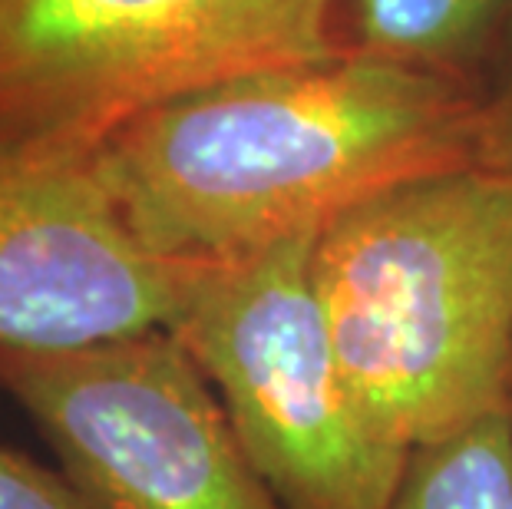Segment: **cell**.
Masks as SVG:
<instances>
[{"label": "cell", "mask_w": 512, "mask_h": 509, "mask_svg": "<svg viewBox=\"0 0 512 509\" xmlns=\"http://www.w3.org/2000/svg\"><path fill=\"white\" fill-rule=\"evenodd\" d=\"M483 110L437 70L337 53L238 73L129 116L96 166L169 262H222L394 182L473 166Z\"/></svg>", "instance_id": "obj_1"}, {"label": "cell", "mask_w": 512, "mask_h": 509, "mask_svg": "<svg viewBox=\"0 0 512 509\" xmlns=\"http://www.w3.org/2000/svg\"><path fill=\"white\" fill-rule=\"evenodd\" d=\"M314 288L344 387L400 450L512 407V176L427 172L321 222Z\"/></svg>", "instance_id": "obj_2"}, {"label": "cell", "mask_w": 512, "mask_h": 509, "mask_svg": "<svg viewBox=\"0 0 512 509\" xmlns=\"http://www.w3.org/2000/svg\"><path fill=\"white\" fill-rule=\"evenodd\" d=\"M476 166L499 169L512 176V96L506 103L493 106V110H483Z\"/></svg>", "instance_id": "obj_10"}, {"label": "cell", "mask_w": 512, "mask_h": 509, "mask_svg": "<svg viewBox=\"0 0 512 509\" xmlns=\"http://www.w3.org/2000/svg\"><path fill=\"white\" fill-rule=\"evenodd\" d=\"M192 272L129 229L96 146L0 136V344L60 351L169 331Z\"/></svg>", "instance_id": "obj_6"}, {"label": "cell", "mask_w": 512, "mask_h": 509, "mask_svg": "<svg viewBox=\"0 0 512 509\" xmlns=\"http://www.w3.org/2000/svg\"><path fill=\"white\" fill-rule=\"evenodd\" d=\"M334 0H0V136L96 146L238 73L344 53Z\"/></svg>", "instance_id": "obj_4"}, {"label": "cell", "mask_w": 512, "mask_h": 509, "mask_svg": "<svg viewBox=\"0 0 512 509\" xmlns=\"http://www.w3.org/2000/svg\"><path fill=\"white\" fill-rule=\"evenodd\" d=\"M0 394L93 509H285L172 331L60 351L0 344Z\"/></svg>", "instance_id": "obj_5"}, {"label": "cell", "mask_w": 512, "mask_h": 509, "mask_svg": "<svg viewBox=\"0 0 512 509\" xmlns=\"http://www.w3.org/2000/svg\"><path fill=\"white\" fill-rule=\"evenodd\" d=\"M0 509H93L83 493L34 457L0 443Z\"/></svg>", "instance_id": "obj_9"}, {"label": "cell", "mask_w": 512, "mask_h": 509, "mask_svg": "<svg viewBox=\"0 0 512 509\" xmlns=\"http://www.w3.org/2000/svg\"><path fill=\"white\" fill-rule=\"evenodd\" d=\"M387 509H512V407L413 447Z\"/></svg>", "instance_id": "obj_7"}, {"label": "cell", "mask_w": 512, "mask_h": 509, "mask_svg": "<svg viewBox=\"0 0 512 509\" xmlns=\"http://www.w3.org/2000/svg\"><path fill=\"white\" fill-rule=\"evenodd\" d=\"M321 225L248 255L195 262L172 334L219 394L285 509H387L407 450L364 424L314 288Z\"/></svg>", "instance_id": "obj_3"}, {"label": "cell", "mask_w": 512, "mask_h": 509, "mask_svg": "<svg viewBox=\"0 0 512 509\" xmlns=\"http://www.w3.org/2000/svg\"><path fill=\"white\" fill-rule=\"evenodd\" d=\"M512 0H351L357 53L417 70L473 57Z\"/></svg>", "instance_id": "obj_8"}]
</instances>
